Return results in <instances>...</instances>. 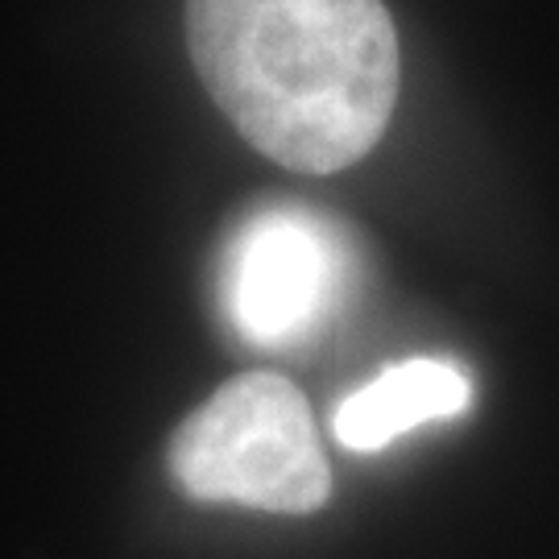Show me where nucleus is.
<instances>
[{"instance_id": "f257e3e1", "label": "nucleus", "mask_w": 559, "mask_h": 559, "mask_svg": "<svg viewBox=\"0 0 559 559\" xmlns=\"http://www.w3.org/2000/svg\"><path fill=\"white\" fill-rule=\"evenodd\" d=\"M187 46L240 138L307 175L365 158L399 100L381 0H187Z\"/></svg>"}, {"instance_id": "f03ea898", "label": "nucleus", "mask_w": 559, "mask_h": 559, "mask_svg": "<svg viewBox=\"0 0 559 559\" xmlns=\"http://www.w3.org/2000/svg\"><path fill=\"white\" fill-rule=\"evenodd\" d=\"M170 473L191 498L311 514L332 473L302 394L278 373H245L175 431Z\"/></svg>"}, {"instance_id": "7ed1b4c3", "label": "nucleus", "mask_w": 559, "mask_h": 559, "mask_svg": "<svg viewBox=\"0 0 559 559\" xmlns=\"http://www.w3.org/2000/svg\"><path fill=\"white\" fill-rule=\"evenodd\" d=\"M357 258L344 228L299 203L261 207L224 245L221 311L258 348H299L353 295Z\"/></svg>"}, {"instance_id": "20e7f679", "label": "nucleus", "mask_w": 559, "mask_h": 559, "mask_svg": "<svg viewBox=\"0 0 559 559\" xmlns=\"http://www.w3.org/2000/svg\"><path fill=\"white\" fill-rule=\"evenodd\" d=\"M473 399V385L452 360L415 357L390 365L336 406V440L353 452H381L406 431L456 419Z\"/></svg>"}]
</instances>
